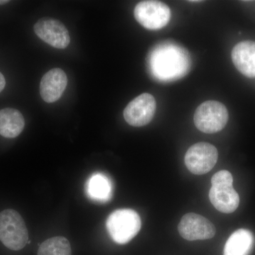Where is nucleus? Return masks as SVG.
<instances>
[{"instance_id": "f03ea898", "label": "nucleus", "mask_w": 255, "mask_h": 255, "mask_svg": "<svg viewBox=\"0 0 255 255\" xmlns=\"http://www.w3.org/2000/svg\"><path fill=\"white\" fill-rule=\"evenodd\" d=\"M233 183L232 174L227 170L219 171L211 178L210 201L216 209L223 214H231L239 206L240 196Z\"/></svg>"}, {"instance_id": "a211bd4d", "label": "nucleus", "mask_w": 255, "mask_h": 255, "mask_svg": "<svg viewBox=\"0 0 255 255\" xmlns=\"http://www.w3.org/2000/svg\"><path fill=\"white\" fill-rule=\"evenodd\" d=\"M8 2H9V1H6V0H0V5L6 4Z\"/></svg>"}, {"instance_id": "423d86ee", "label": "nucleus", "mask_w": 255, "mask_h": 255, "mask_svg": "<svg viewBox=\"0 0 255 255\" xmlns=\"http://www.w3.org/2000/svg\"><path fill=\"white\" fill-rule=\"evenodd\" d=\"M134 16L137 22L149 30L167 26L171 18L169 6L162 1H142L135 6Z\"/></svg>"}, {"instance_id": "2eb2a0df", "label": "nucleus", "mask_w": 255, "mask_h": 255, "mask_svg": "<svg viewBox=\"0 0 255 255\" xmlns=\"http://www.w3.org/2000/svg\"><path fill=\"white\" fill-rule=\"evenodd\" d=\"M25 120L19 111L6 108L0 110V135L6 138H14L23 131Z\"/></svg>"}, {"instance_id": "7ed1b4c3", "label": "nucleus", "mask_w": 255, "mask_h": 255, "mask_svg": "<svg viewBox=\"0 0 255 255\" xmlns=\"http://www.w3.org/2000/svg\"><path fill=\"white\" fill-rule=\"evenodd\" d=\"M141 228L140 216L134 210L118 209L109 216L107 229L116 243L125 245L137 236Z\"/></svg>"}, {"instance_id": "f8f14e48", "label": "nucleus", "mask_w": 255, "mask_h": 255, "mask_svg": "<svg viewBox=\"0 0 255 255\" xmlns=\"http://www.w3.org/2000/svg\"><path fill=\"white\" fill-rule=\"evenodd\" d=\"M232 60L240 73L248 78H255V42L238 43L232 50Z\"/></svg>"}, {"instance_id": "4468645a", "label": "nucleus", "mask_w": 255, "mask_h": 255, "mask_svg": "<svg viewBox=\"0 0 255 255\" xmlns=\"http://www.w3.org/2000/svg\"><path fill=\"white\" fill-rule=\"evenodd\" d=\"M255 237L249 230L238 229L228 238L223 255H249L255 246Z\"/></svg>"}, {"instance_id": "6e6552de", "label": "nucleus", "mask_w": 255, "mask_h": 255, "mask_svg": "<svg viewBox=\"0 0 255 255\" xmlns=\"http://www.w3.org/2000/svg\"><path fill=\"white\" fill-rule=\"evenodd\" d=\"M156 110V101L153 96L143 93L132 100L124 111V117L129 125L141 127L150 123Z\"/></svg>"}, {"instance_id": "dca6fc26", "label": "nucleus", "mask_w": 255, "mask_h": 255, "mask_svg": "<svg viewBox=\"0 0 255 255\" xmlns=\"http://www.w3.org/2000/svg\"><path fill=\"white\" fill-rule=\"evenodd\" d=\"M38 255H72L71 246L62 236L49 238L39 246Z\"/></svg>"}, {"instance_id": "9b49d317", "label": "nucleus", "mask_w": 255, "mask_h": 255, "mask_svg": "<svg viewBox=\"0 0 255 255\" xmlns=\"http://www.w3.org/2000/svg\"><path fill=\"white\" fill-rule=\"evenodd\" d=\"M68 85V77L63 70L54 68L43 75L40 84V94L47 103L59 100Z\"/></svg>"}, {"instance_id": "f257e3e1", "label": "nucleus", "mask_w": 255, "mask_h": 255, "mask_svg": "<svg viewBox=\"0 0 255 255\" xmlns=\"http://www.w3.org/2000/svg\"><path fill=\"white\" fill-rule=\"evenodd\" d=\"M149 68L152 76L159 82L179 80L189 73L191 58L185 48L172 41L158 43L150 52Z\"/></svg>"}, {"instance_id": "9d476101", "label": "nucleus", "mask_w": 255, "mask_h": 255, "mask_svg": "<svg viewBox=\"0 0 255 255\" xmlns=\"http://www.w3.org/2000/svg\"><path fill=\"white\" fill-rule=\"evenodd\" d=\"M33 28L37 36L53 48L65 49L70 44V37L68 29L58 20L41 18Z\"/></svg>"}, {"instance_id": "1a4fd4ad", "label": "nucleus", "mask_w": 255, "mask_h": 255, "mask_svg": "<svg viewBox=\"0 0 255 255\" xmlns=\"http://www.w3.org/2000/svg\"><path fill=\"white\" fill-rule=\"evenodd\" d=\"M179 234L189 241H204L214 238L216 228L201 215L189 213L184 215L178 226Z\"/></svg>"}, {"instance_id": "ddd939ff", "label": "nucleus", "mask_w": 255, "mask_h": 255, "mask_svg": "<svg viewBox=\"0 0 255 255\" xmlns=\"http://www.w3.org/2000/svg\"><path fill=\"white\" fill-rule=\"evenodd\" d=\"M86 194L89 199L95 202L105 203L113 195V184L110 178L104 173L96 172L87 181Z\"/></svg>"}, {"instance_id": "0eeeda50", "label": "nucleus", "mask_w": 255, "mask_h": 255, "mask_svg": "<svg viewBox=\"0 0 255 255\" xmlns=\"http://www.w3.org/2000/svg\"><path fill=\"white\" fill-rule=\"evenodd\" d=\"M219 152L214 145L208 142H198L186 152L184 162L192 174L202 175L210 172L217 162Z\"/></svg>"}, {"instance_id": "f3484780", "label": "nucleus", "mask_w": 255, "mask_h": 255, "mask_svg": "<svg viewBox=\"0 0 255 255\" xmlns=\"http://www.w3.org/2000/svg\"><path fill=\"white\" fill-rule=\"evenodd\" d=\"M5 85H6V81H5L4 75L0 73V92L4 90Z\"/></svg>"}, {"instance_id": "20e7f679", "label": "nucleus", "mask_w": 255, "mask_h": 255, "mask_svg": "<svg viewBox=\"0 0 255 255\" xmlns=\"http://www.w3.org/2000/svg\"><path fill=\"white\" fill-rule=\"evenodd\" d=\"M0 241L14 251L23 249L28 243L26 223L15 210L6 209L0 213Z\"/></svg>"}, {"instance_id": "39448f33", "label": "nucleus", "mask_w": 255, "mask_h": 255, "mask_svg": "<svg viewBox=\"0 0 255 255\" xmlns=\"http://www.w3.org/2000/svg\"><path fill=\"white\" fill-rule=\"evenodd\" d=\"M228 121L227 109L217 101H206L196 109L194 116L196 127L205 133L221 131Z\"/></svg>"}]
</instances>
